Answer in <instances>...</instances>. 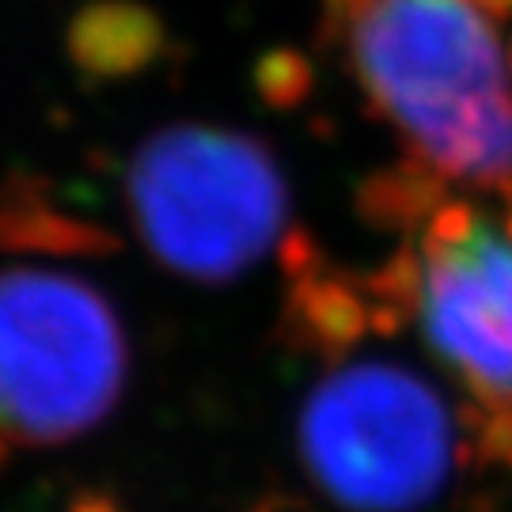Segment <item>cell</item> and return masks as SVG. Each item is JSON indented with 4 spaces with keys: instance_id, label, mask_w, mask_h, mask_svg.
I'll return each mask as SVG.
<instances>
[{
    "instance_id": "10",
    "label": "cell",
    "mask_w": 512,
    "mask_h": 512,
    "mask_svg": "<svg viewBox=\"0 0 512 512\" xmlns=\"http://www.w3.org/2000/svg\"><path fill=\"white\" fill-rule=\"evenodd\" d=\"M258 95L277 110H289L311 95V65L296 50H274L258 61L255 69Z\"/></svg>"
},
{
    "instance_id": "7",
    "label": "cell",
    "mask_w": 512,
    "mask_h": 512,
    "mask_svg": "<svg viewBox=\"0 0 512 512\" xmlns=\"http://www.w3.org/2000/svg\"><path fill=\"white\" fill-rule=\"evenodd\" d=\"M167 50V27L145 0H88L65 31L69 65L92 84H118L152 69Z\"/></svg>"
},
{
    "instance_id": "2",
    "label": "cell",
    "mask_w": 512,
    "mask_h": 512,
    "mask_svg": "<svg viewBox=\"0 0 512 512\" xmlns=\"http://www.w3.org/2000/svg\"><path fill=\"white\" fill-rule=\"evenodd\" d=\"M133 232L171 274L224 285L289 239V183L266 141L224 126H164L126 167Z\"/></svg>"
},
{
    "instance_id": "3",
    "label": "cell",
    "mask_w": 512,
    "mask_h": 512,
    "mask_svg": "<svg viewBox=\"0 0 512 512\" xmlns=\"http://www.w3.org/2000/svg\"><path fill=\"white\" fill-rule=\"evenodd\" d=\"M126 372V327L103 289L61 270H0V467L103 425Z\"/></svg>"
},
{
    "instance_id": "1",
    "label": "cell",
    "mask_w": 512,
    "mask_h": 512,
    "mask_svg": "<svg viewBox=\"0 0 512 512\" xmlns=\"http://www.w3.org/2000/svg\"><path fill=\"white\" fill-rule=\"evenodd\" d=\"M368 110L444 183L512 194V69L471 0H319Z\"/></svg>"
},
{
    "instance_id": "11",
    "label": "cell",
    "mask_w": 512,
    "mask_h": 512,
    "mask_svg": "<svg viewBox=\"0 0 512 512\" xmlns=\"http://www.w3.org/2000/svg\"><path fill=\"white\" fill-rule=\"evenodd\" d=\"M475 8H482L486 16L494 19V23H501V19H509L512 16V0H471Z\"/></svg>"
},
{
    "instance_id": "4",
    "label": "cell",
    "mask_w": 512,
    "mask_h": 512,
    "mask_svg": "<svg viewBox=\"0 0 512 512\" xmlns=\"http://www.w3.org/2000/svg\"><path fill=\"white\" fill-rule=\"evenodd\" d=\"M296 448L315 490L346 512L425 509L459 459L437 387L387 361H353L311 387Z\"/></svg>"
},
{
    "instance_id": "13",
    "label": "cell",
    "mask_w": 512,
    "mask_h": 512,
    "mask_svg": "<svg viewBox=\"0 0 512 512\" xmlns=\"http://www.w3.org/2000/svg\"><path fill=\"white\" fill-rule=\"evenodd\" d=\"M509 205H512V194H509ZM505 236L512 239V209H509V224H505Z\"/></svg>"
},
{
    "instance_id": "8",
    "label": "cell",
    "mask_w": 512,
    "mask_h": 512,
    "mask_svg": "<svg viewBox=\"0 0 512 512\" xmlns=\"http://www.w3.org/2000/svg\"><path fill=\"white\" fill-rule=\"evenodd\" d=\"M0 251L95 258L118 251V236L95 220L65 213L38 179H8L0 186Z\"/></svg>"
},
{
    "instance_id": "14",
    "label": "cell",
    "mask_w": 512,
    "mask_h": 512,
    "mask_svg": "<svg viewBox=\"0 0 512 512\" xmlns=\"http://www.w3.org/2000/svg\"><path fill=\"white\" fill-rule=\"evenodd\" d=\"M255 512H281V509H277V505H258Z\"/></svg>"
},
{
    "instance_id": "9",
    "label": "cell",
    "mask_w": 512,
    "mask_h": 512,
    "mask_svg": "<svg viewBox=\"0 0 512 512\" xmlns=\"http://www.w3.org/2000/svg\"><path fill=\"white\" fill-rule=\"evenodd\" d=\"M448 202V183L433 167L403 156L395 167L372 175L361 194V209L380 228H421L425 220Z\"/></svg>"
},
{
    "instance_id": "12",
    "label": "cell",
    "mask_w": 512,
    "mask_h": 512,
    "mask_svg": "<svg viewBox=\"0 0 512 512\" xmlns=\"http://www.w3.org/2000/svg\"><path fill=\"white\" fill-rule=\"evenodd\" d=\"M73 512H122V509H118V505H110L107 497L88 494V497H80V501H76Z\"/></svg>"
},
{
    "instance_id": "6",
    "label": "cell",
    "mask_w": 512,
    "mask_h": 512,
    "mask_svg": "<svg viewBox=\"0 0 512 512\" xmlns=\"http://www.w3.org/2000/svg\"><path fill=\"white\" fill-rule=\"evenodd\" d=\"M281 262L289 270L281 338L293 349L342 361V353L376 330V300L368 293V281L330 270L308 236L289 232L281 243Z\"/></svg>"
},
{
    "instance_id": "5",
    "label": "cell",
    "mask_w": 512,
    "mask_h": 512,
    "mask_svg": "<svg viewBox=\"0 0 512 512\" xmlns=\"http://www.w3.org/2000/svg\"><path fill=\"white\" fill-rule=\"evenodd\" d=\"M418 262L414 319L429 349L475 406H512V239L448 198L421 224Z\"/></svg>"
}]
</instances>
